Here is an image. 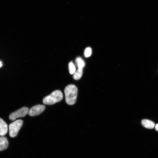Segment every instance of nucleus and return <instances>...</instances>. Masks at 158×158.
Here are the masks:
<instances>
[{
  "mask_svg": "<svg viewBox=\"0 0 158 158\" xmlns=\"http://www.w3.org/2000/svg\"><path fill=\"white\" fill-rule=\"evenodd\" d=\"M8 126L6 123L0 118V136H4L8 132Z\"/></svg>",
  "mask_w": 158,
  "mask_h": 158,
  "instance_id": "obj_6",
  "label": "nucleus"
},
{
  "mask_svg": "<svg viewBox=\"0 0 158 158\" xmlns=\"http://www.w3.org/2000/svg\"><path fill=\"white\" fill-rule=\"evenodd\" d=\"M45 105L42 104H38L33 106L29 110L28 114L30 116H34L38 115L43 112L45 110Z\"/></svg>",
  "mask_w": 158,
  "mask_h": 158,
  "instance_id": "obj_5",
  "label": "nucleus"
},
{
  "mask_svg": "<svg viewBox=\"0 0 158 158\" xmlns=\"http://www.w3.org/2000/svg\"><path fill=\"white\" fill-rule=\"evenodd\" d=\"M64 92L65 100L67 104L73 105L76 102L78 94V89L73 84L67 86L65 88Z\"/></svg>",
  "mask_w": 158,
  "mask_h": 158,
  "instance_id": "obj_1",
  "label": "nucleus"
},
{
  "mask_svg": "<svg viewBox=\"0 0 158 158\" xmlns=\"http://www.w3.org/2000/svg\"><path fill=\"white\" fill-rule=\"evenodd\" d=\"M2 62L0 61V67H1L2 66Z\"/></svg>",
  "mask_w": 158,
  "mask_h": 158,
  "instance_id": "obj_14",
  "label": "nucleus"
},
{
  "mask_svg": "<svg viewBox=\"0 0 158 158\" xmlns=\"http://www.w3.org/2000/svg\"><path fill=\"white\" fill-rule=\"evenodd\" d=\"M84 56L86 58L90 57L92 54V49L90 47L86 48L84 51Z\"/></svg>",
  "mask_w": 158,
  "mask_h": 158,
  "instance_id": "obj_12",
  "label": "nucleus"
},
{
  "mask_svg": "<svg viewBox=\"0 0 158 158\" xmlns=\"http://www.w3.org/2000/svg\"><path fill=\"white\" fill-rule=\"evenodd\" d=\"M69 73L71 75H73L76 72L75 67L72 62H70L68 64Z\"/></svg>",
  "mask_w": 158,
  "mask_h": 158,
  "instance_id": "obj_11",
  "label": "nucleus"
},
{
  "mask_svg": "<svg viewBox=\"0 0 158 158\" xmlns=\"http://www.w3.org/2000/svg\"><path fill=\"white\" fill-rule=\"evenodd\" d=\"M63 98L62 92L60 90H57L45 97L43 100V102L45 104L52 105L60 101Z\"/></svg>",
  "mask_w": 158,
  "mask_h": 158,
  "instance_id": "obj_2",
  "label": "nucleus"
},
{
  "mask_svg": "<svg viewBox=\"0 0 158 158\" xmlns=\"http://www.w3.org/2000/svg\"><path fill=\"white\" fill-rule=\"evenodd\" d=\"M142 123L144 127L149 129H153L155 125V124L153 122L146 119L142 120Z\"/></svg>",
  "mask_w": 158,
  "mask_h": 158,
  "instance_id": "obj_8",
  "label": "nucleus"
},
{
  "mask_svg": "<svg viewBox=\"0 0 158 158\" xmlns=\"http://www.w3.org/2000/svg\"><path fill=\"white\" fill-rule=\"evenodd\" d=\"M29 109L26 107H23L11 114L9 117L11 121H14L16 118L24 117L28 113Z\"/></svg>",
  "mask_w": 158,
  "mask_h": 158,
  "instance_id": "obj_4",
  "label": "nucleus"
},
{
  "mask_svg": "<svg viewBox=\"0 0 158 158\" xmlns=\"http://www.w3.org/2000/svg\"><path fill=\"white\" fill-rule=\"evenodd\" d=\"M155 129L158 132V124L156 125L155 126Z\"/></svg>",
  "mask_w": 158,
  "mask_h": 158,
  "instance_id": "obj_13",
  "label": "nucleus"
},
{
  "mask_svg": "<svg viewBox=\"0 0 158 158\" xmlns=\"http://www.w3.org/2000/svg\"><path fill=\"white\" fill-rule=\"evenodd\" d=\"M8 142L6 137H0V151L6 150L8 148Z\"/></svg>",
  "mask_w": 158,
  "mask_h": 158,
  "instance_id": "obj_7",
  "label": "nucleus"
},
{
  "mask_svg": "<svg viewBox=\"0 0 158 158\" xmlns=\"http://www.w3.org/2000/svg\"><path fill=\"white\" fill-rule=\"evenodd\" d=\"M83 73L82 68H78L74 74L73 77L75 80H79L81 78Z\"/></svg>",
  "mask_w": 158,
  "mask_h": 158,
  "instance_id": "obj_9",
  "label": "nucleus"
},
{
  "mask_svg": "<svg viewBox=\"0 0 158 158\" xmlns=\"http://www.w3.org/2000/svg\"><path fill=\"white\" fill-rule=\"evenodd\" d=\"M23 121L21 119L17 120L12 122L9 125L10 136L14 138L17 135L22 126Z\"/></svg>",
  "mask_w": 158,
  "mask_h": 158,
  "instance_id": "obj_3",
  "label": "nucleus"
},
{
  "mask_svg": "<svg viewBox=\"0 0 158 158\" xmlns=\"http://www.w3.org/2000/svg\"><path fill=\"white\" fill-rule=\"evenodd\" d=\"M76 62L78 68L83 69L85 66V64L84 61L80 57H78L76 59Z\"/></svg>",
  "mask_w": 158,
  "mask_h": 158,
  "instance_id": "obj_10",
  "label": "nucleus"
}]
</instances>
